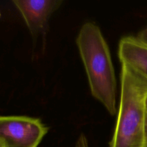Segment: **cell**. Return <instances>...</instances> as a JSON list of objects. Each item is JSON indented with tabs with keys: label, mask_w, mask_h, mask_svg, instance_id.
<instances>
[{
	"label": "cell",
	"mask_w": 147,
	"mask_h": 147,
	"mask_svg": "<svg viewBox=\"0 0 147 147\" xmlns=\"http://www.w3.org/2000/svg\"><path fill=\"white\" fill-rule=\"evenodd\" d=\"M48 130L37 118L0 116V144L4 147H37Z\"/></svg>",
	"instance_id": "obj_3"
},
{
	"label": "cell",
	"mask_w": 147,
	"mask_h": 147,
	"mask_svg": "<svg viewBox=\"0 0 147 147\" xmlns=\"http://www.w3.org/2000/svg\"><path fill=\"white\" fill-rule=\"evenodd\" d=\"M0 147H3V145L1 144H0Z\"/></svg>",
	"instance_id": "obj_9"
},
{
	"label": "cell",
	"mask_w": 147,
	"mask_h": 147,
	"mask_svg": "<svg viewBox=\"0 0 147 147\" xmlns=\"http://www.w3.org/2000/svg\"><path fill=\"white\" fill-rule=\"evenodd\" d=\"M92 96L110 113L117 115V82L109 45L98 25L85 22L76 37Z\"/></svg>",
	"instance_id": "obj_1"
},
{
	"label": "cell",
	"mask_w": 147,
	"mask_h": 147,
	"mask_svg": "<svg viewBox=\"0 0 147 147\" xmlns=\"http://www.w3.org/2000/svg\"><path fill=\"white\" fill-rule=\"evenodd\" d=\"M146 107H147V99H146Z\"/></svg>",
	"instance_id": "obj_10"
},
{
	"label": "cell",
	"mask_w": 147,
	"mask_h": 147,
	"mask_svg": "<svg viewBox=\"0 0 147 147\" xmlns=\"http://www.w3.org/2000/svg\"><path fill=\"white\" fill-rule=\"evenodd\" d=\"M144 147H147V113L145 121V129H144Z\"/></svg>",
	"instance_id": "obj_8"
},
{
	"label": "cell",
	"mask_w": 147,
	"mask_h": 147,
	"mask_svg": "<svg viewBox=\"0 0 147 147\" xmlns=\"http://www.w3.org/2000/svg\"><path fill=\"white\" fill-rule=\"evenodd\" d=\"M75 147H89L88 141L87 137L83 133H82L78 138Z\"/></svg>",
	"instance_id": "obj_6"
},
{
	"label": "cell",
	"mask_w": 147,
	"mask_h": 147,
	"mask_svg": "<svg viewBox=\"0 0 147 147\" xmlns=\"http://www.w3.org/2000/svg\"><path fill=\"white\" fill-rule=\"evenodd\" d=\"M33 38L44 32L52 14L63 4L62 0H13Z\"/></svg>",
	"instance_id": "obj_4"
},
{
	"label": "cell",
	"mask_w": 147,
	"mask_h": 147,
	"mask_svg": "<svg viewBox=\"0 0 147 147\" xmlns=\"http://www.w3.org/2000/svg\"><path fill=\"white\" fill-rule=\"evenodd\" d=\"M136 37H137L139 41H141L147 46V25L138 33L137 36Z\"/></svg>",
	"instance_id": "obj_7"
},
{
	"label": "cell",
	"mask_w": 147,
	"mask_h": 147,
	"mask_svg": "<svg viewBox=\"0 0 147 147\" xmlns=\"http://www.w3.org/2000/svg\"><path fill=\"white\" fill-rule=\"evenodd\" d=\"M118 56L147 77V46L135 36H125L119 41Z\"/></svg>",
	"instance_id": "obj_5"
},
{
	"label": "cell",
	"mask_w": 147,
	"mask_h": 147,
	"mask_svg": "<svg viewBox=\"0 0 147 147\" xmlns=\"http://www.w3.org/2000/svg\"><path fill=\"white\" fill-rule=\"evenodd\" d=\"M3 147H4V146H3Z\"/></svg>",
	"instance_id": "obj_11"
},
{
	"label": "cell",
	"mask_w": 147,
	"mask_h": 147,
	"mask_svg": "<svg viewBox=\"0 0 147 147\" xmlns=\"http://www.w3.org/2000/svg\"><path fill=\"white\" fill-rule=\"evenodd\" d=\"M147 77L121 63V98L110 147H144Z\"/></svg>",
	"instance_id": "obj_2"
}]
</instances>
